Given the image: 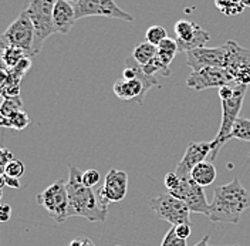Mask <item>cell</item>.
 Wrapping results in <instances>:
<instances>
[{
	"mask_svg": "<svg viewBox=\"0 0 250 246\" xmlns=\"http://www.w3.org/2000/svg\"><path fill=\"white\" fill-rule=\"evenodd\" d=\"M68 218L81 216L90 222H105L108 216V206L101 203L93 188L83 184V172L77 167L68 164Z\"/></svg>",
	"mask_w": 250,
	"mask_h": 246,
	"instance_id": "6da1fadb",
	"label": "cell"
},
{
	"mask_svg": "<svg viewBox=\"0 0 250 246\" xmlns=\"http://www.w3.org/2000/svg\"><path fill=\"white\" fill-rule=\"evenodd\" d=\"M250 208V192L234 178L232 182L220 185L213 191L209 221L215 224H239L240 216Z\"/></svg>",
	"mask_w": 250,
	"mask_h": 246,
	"instance_id": "7a4b0ae2",
	"label": "cell"
},
{
	"mask_svg": "<svg viewBox=\"0 0 250 246\" xmlns=\"http://www.w3.org/2000/svg\"><path fill=\"white\" fill-rule=\"evenodd\" d=\"M246 92H248V86L236 84L233 97H230L228 100H222V121H220V127H219L216 137L212 139L213 150L209 157V161L216 159V155L219 154L220 148L228 142V139L230 137L234 123L239 118V112L243 107Z\"/></svg>",
	"mask_w": 250,
	"mask_h": 246,
	"instance_id": "3957f363",
	"label": "cell"
},
{
	"mask_svg": "<svg viewBox=\"0 0 250 246\" xmlns=\"http://www.w3.org/2000/svg\"><path fill=\"white\" fill-rule=\"evenodd\" d=\"M54 4H56V0H31L29 7L26 9L34 27L33 56L40 53L46 39L57 33L53 23Z\"/></svg>",
	"mask_w": 250,
	"mask_h": 246,
	"instance_id": "277c9868",
	"label": "cell"
},
{
	"mask_svg": "<svg viewBox=\"0 0 250 246\" xmlns=\"http://www.w3.org/2000/svg\"><path fill=\"white\" fill-rule=\"evenodd\" d=\"M34 45V27L26 10L17 16L15 22L0 36V50L6 47H19L33 57Z\"/></svg>",
	"mask_w": 250,
	"mask_h": 246,
	"instance_id": "5b68a950",
	"label": "cell"
},
{
	"mask_svg": "<svg viewBox=\"0 0 250 246\" xmlns=\"http://www.w3.org/2000/svg\"><path fill=\"white\" fill-rule=\"evenodd\" d=\"M36 202L42 205L57 224H64L68 219V194L67 182L59 179L36 195Z\"/></svg>",
	"mask_w": 250,
	"mask_h": 246,
	"instance_id": "8992f818",
	"label": "cell"
},
{
	"mask_svg": "<svg viewBox=\"0 0 250 246\" xmlns=\"http://www.w3.org/2000/svg\"><path fill=\"white\" fill-rule=\"evenodd\" d=\"M149 208L155 212V215L176 226L179 224H190L189 208L184 201L175 198L171 194H162L149 201Z\"/></svg>",
	"mask_w": 250,
	"mask_h": 246,
	"instance_id": "52a82bcc",
	"label": "cell"
},
{
	"mask_svg": "<svg viewBox=\"0 0 250 246\" xmlns=\"http://www.w3.org/2000/svg\"><path fill=\"white\" fill-rule=\"evenodd\" d=\"M168 194H171V195H173L178 200L184 201L190 212L202 214V215L209 218L210 203H208L203 186L196 184L192 178L181 179L179 186L172 189V191H168Z\"/></svg>",
	"mask_w": 250,
	"mask_h": 246,
	"instance_id": "ba28073f",
	"label": "cell"
},
{
	"mask_svg": "<svg viewBox=\"0 0 250 246\" xmlns=\"http://www.w3.org/2000/svg\"><path fill=\"white\" fill-rule=\"evenodd\" d=\"M74 10L77 20L90 16H101L134 22V16L124 12L114 0H78L77 3H74Z\"/></svg>",
	"mask_w": 250,
	"mask_h": 246,
	"instance_id": "9c48e42d",
	"label": "cell"
},
{
	"mask_svg": "<svg viewBox=\"0 0 250 246\" xmlns=\"http://www.w3.org/2000/svg\"><path fill=\"white\" fill-rule=\"evenodd\" d=\"M175 34L176 45L181 53H188L190 50L205 47L208 42H210V34L202 27L190 20H178L175 23Z\"/></svg>",
	"mask_w": 250,
	"mask_h": 246,
	"instance_id": "30bf717a",
	"label": "cell"
},
{
	"mask_svg": "<svg viewBox=\"0 0 250 246\" xmlns=\"http://www.w3.org/2000/svg\"><path fill=\"white\" fill-rule=\"evenodd\" d=\"M228 84H234V80L225 67H206L198 71H192L187 78L188 87L196 91L220 89Z\"/></svg>",
	"mask_w": 250,
	"mask_h": 246,
	"instance_id": "8fae6325",
	"label": "cell"
},
{
	"mask_svg": "<svg viewBox=\"0 0 250 246\" xmlns=\"http://www.w3.org/2000/svg\"><path fill=\"white\" fill-rule=\"evenodd\" d=\"M128 192V175L121 169H111L104 178V184L97 195L101 203L108 206L111 202H121Z\"/></svg>",
	"mask_w": 250,
	"mask_h": 246,
	"instance_id": "7c38bea8",
	"label": "cell"
},
{
	"mask_svg": "<svg viewBox=\"0 0 250 246\" xmlns=\"http://www.w3.org/2000/svg\"><path fill=\"white\" fill-rule=\"evenodd\" d=\"M213 150L212 141L209 142H189L185 150V154L182 157V159L178 162L175 172L178 174V177L181 179L184 178H190V172L198 164H201L203 161L208 159V157H210Z\"/></svg>",
	"mask_w": 250,
	"mask_h": 246,
	"instance_id": "4fadbf2b",
	"label": "cell"
},
{
	"mask_svg": "<svg viewBox=\"0 0 250 246\" xmlns=\"http://www.w3.org/2000/svg\"><path fill=\"white\" fill-rule=\"evenodd\" d=\"M226 51L225 47H199L187 53L188 66L192 71H198L206 67H225Z\"/></svg>",
	"mask_w": 250,
	"mask_h": 246,
	"instance_id": "5bb4252c",
	"label": "cell"
},
{
	"mask_svg": "<svg viewBox=\"0 0 250 246\" xmlns=\"http://www.w3.org/2000/svg\"><path fill=\"white\" fill-rule=\"evenodd\" d=\"M226 59H225V68L233 77L245 67H250V50L239 46L234 40H228L225 45Z\"/></svg>",
	"mask_w": 250,
	"mask_h": 246,
	"instance_id": "9a60e30c",
	"label": "cell"
},
{
	"mask_svg": "<svg viewBox=\"0 0 250 246\" xmlns=\"http://www.w3.org/2000/svg\"><path fill=\"white\" fill-rule=\"evenodd\" d=\"M77 17L74 4L65 0H56L54 9H53V23L54 29L60 34H67L76 24Z\"/></svg>",
	"mask_w": 250,
	"mask_h": 246,
	"instance_id": "2e32d148",
	"label": "cell"
},
{
	"mask_svg": "<svg viewBox=\"0 0 250 246\" xmlns=\"http://www.w3.org/2000/svg\"><path fill=\"white\" fill-rule=\"evenodd\" d=\"M146 90L144 83L134 78V80H125L121 78L118 81H115L114 84V94L124 101H137L138 104H144V98L146 95Z\"/></svg>",
	"mask_w": 250,
	"mask_h": 246,
	"instance_id": "e0dca14e",
	"label": "cell"
},
{
	"mask_svg": "<svg viewBox=\"0 0 250 246\" xmlns=\"http://www.w3.org/2000/svg\"><path fill=\"white\" fill-rule=\"evenodd\" d=\"M216 177H218L216 167L213 165L212 161H208V159L201 162V164H198L190 172V178L198 185L203 186V188L213 184Z\"/></svg>",
	"mask_w": 250,
	"mask_h": 246,
	"instance_id": "ac0fdd59",
	"label": "cell"
},
{
	"mask_svg": "<svg viewBox=\"0 0 250 246\" xmlns=\"http://www.w3.org/2000/svg\"><path fill=\"white\" fill-rule=\"evenodd\" d=\"M176 53H179L178 50V45L176 40H173L171 37H167L159 46H158V53L156 57L167 66H171V63L173 62Z\"/></svg>",
	"mask_w": 250,
	"mask_h": 246,
	"instance_id": "d6986e66",
	"label": "cell"
},
{
	"mask_svg": "<svg viewBox=\"0 0 250 246\" xmlns=\"http://www.w3.org/2000/svg\"><path fill=\"white\" fill-rule=\"evenodd\" d=\"M1 51H3V53H1V56H0V62L3 63V66H4L6 68H13V67H16L19 63L24 59V57L29 56L24 50H21V48H19V47H6V48H3ZM29 57H30V56H29Z\"/></svg>",
	"mask_w": 250,
	"mask_h": 246,
	"instance_id": "ffe728a7",
	"label": "cell"
},
{
	"mask_svg": "<svg viewBox=\"0 0 250 246\" xmlns=\"http://www.w3.org/2000/svg\"><path fill=\"white\" fill-rule=\"evenodd\" d=\"M156 53H158V47L148 43V42H144V43L137 45V47L134 48L131 56L140 63L141 66H145V64H148L155 57Z\"/></svg>",
	"mask_w": 250,
	"mask_h": 246,
	"instance_id": "44dd1931",
	"label": "cell"
},
{
	"mask_svg": "<svg viewBox=\"0 0 250 246\" xmlns=\"http://www.w3.org/2000/svg\"><path fill=\"white\" fill-rule=\"evenodd\" d=\"M29 124H30V117L27 115V112H26L24 110L17 111L16 114H13V115H12V117H9V118L0 120V127H4V128H13V130H16V131H21V130H24Z\"/></svg>",
	"mask_w": 250,
	"mask_h": 246,
	"instance_id": "7402d4cb",
	"label": "cell"
},
{
	"mask_svg": "<svg viewBox=\"0 0 250 246\" xmlns=\"http://www.w3.org/2000/svg\"><path fill=\"white\" fill-rule=\"evenodd\" d=\"M215 4L220 13L225 16H237L248 7L243 0H215Z\"/></svg>",
	"mask_w": 250,
	"mask_h": 246,
	"instance_id": "603a6c76",
	"label": "cell"
},
{
	"mask_svg": "<svg viewBox=\"0 0 250 246\" xmlns=\"http://www.w3.org/2000/svg\"><path fill=\"white\" fill-rule=\"evenodd\" d=\"M23 110V101L20 100V97H7L3 98V103L0 104V120L9 118L17 111Z\"/></svg>",
	"mask_w": 250,
	"mask_h": 246,
	"instance_id": "cb8c5ba5",
	"label": "cell"
},
{
	"mask_svg": "<svg viewBox=\"0 0 250 246\" xmlns=\"http://www.w3.org/2000/svg\"><path fill=\"white\" fill-rule=\"evenodd\" d=\"M142 70H144L145 74L154 76V77H155L156 74H161V76H164V77H169V76H171V68H169V66L164 64L156 56L151 60V62L148 63V64L142 66Z\"/></svg>",
	"mask_w": 250,
	"mask_h": 246,
	"instance_id": "d4e9b609",
	"label": "cell"
},
{
	"mask_svg": "<svg viewBox=\"0 0 250 246\" xmlns=\"http://www.w3.org/2000/svg\"><path fill=\"white\" fill-rule=\"evenodd\" d=\"M230 138L250 141V120L249 118H237L233 125V130L230 133Z\"/></svg>",
	"mask_w": 250,
	"mask_h": 246,
	"instance_id": "484cf974",
	"label": "cell"
},
{
	"mask_svg": "<svg viewBox=\"0 0 250 246\" xmlns=\"http://www.w3.org/2000/svg\"><path fill=\"white\" fill-rule=\"evenodd\" d=\"M168 36H167V30H165V27H162V26H151L146 33H145V39H146V42L148 43H151V45H154V46H159L165 39H167Z\"/></svg>",
	"mask_w": 250,
	"mask_h": 246,
	"instance_id": "4316f807",
	"label": "cell"
},
{
	"mask_svg": "<svg viewBox=\"0 0 250 246\" xmlns=\"http://www.w3.org/2000/svg\"><path fill=\"white\" fill-rule=\"evenodd\" d=\"M26 172V167L21 161L19 159H12L7 165H6V169H4V175L9 177V178H16V179H20Z\"/></svg>",
	"mask_w": 250,
	"mask_h": 246,
	"instance_id": "83f0119b",
	"label": "cell"
},
{
	"mask_svg": "<svg viewBox=\"0 0 250 246\" xmlns=\"http://www.w3.org/2000/svg\"><path fill=\"white\" fill-rule=\"evenodd\" d=\"M161 246H188V245H187V239L179 238V236L176 235V232H175V226H172L171 229L167 232V235H165V238H164V241H162Z\"/></svg>",
	"mask_w": 250,
	"mask_h": 246,
	"instance_id": "f1b7e54d",
	"label": "cell"
},
{
	"mask_svg": "<svg viewBox=\"0 0 250 246\" xmlns=\"http://www.w3.org/2000/svg\"><path fill=\"white\" fill-rule=\"evenodd\" d=\"M100 179H101V175H100V172L97 169L91 168L83 172V184L85 185V186H88V188L97 186L98 182H100Z\"/></svg>",
	"mask_w": 250,
	"mask_h": 246,
	"instance_id": "f546056e",
	"label": "cell"
},
{
	"mask_svg": "<svg viewBox=\"0 0 250 246\" xmlns=\"http://www.w3.org/2000/svg\"><path fill=\"white\" fill-rule=\"evenodd\" d=\"M179 184H181V178L178 177L176 172H168L165 175V178H164V185L167 186L168 191H172V189L178 188Z\"/></svg>",
	"mask_w": 250,
	"mask_h": 246,
	"instance_id": "4dcf8cb0",
	"label": "cell"
},
{
	"mask_svg": "<svg viewBox=\"0 0 250 246\" xmlns=\"http://www.w3.org/2000/svg\"><path fill=\"white\" fill-rule=\"evenodd\" d=\"M13 159V154L10 150H7L6 147H0V172L4 174L6 165Z\"/></svg>",
	"mask_w": 250,
	"mask_h": 246,
	"instance_id": "1f68e13d",
	"label": "cell"
},
{
	"mask_svg": "<svg viewBox=\"0 0 250 246\" xmlns=\"http://www.w3.org/2000/svg\"><path fill=\"white\" fill-rule=\"evenodd\" d=\"M234 84H243L249 86L250 84V67L242 68L236 76H234Z\"/></svg>",
	"mask_w": 250,
	"mask_h": 246,
	"instance_id": "d6a6232c",
	"label": "cell"
},
{
	"mask_svg": "<svg viewBox=\"0 0 250 246\" xmlns=\"http://www.w3.org/2000/svg\"><path fill=\"white\" fill-rule=\"evenodd\" d=\"M234 87H236V84H228V86H223V87L218 89V94H219L220 101H222V100H228V98L233 97Z\"/></svg>",
	"mask_w": 250,
	"mask_h": 246,
	"instance_id": "836d02e7",
	"label": "cell"
},
{
	"mask_svg": "<svg viewBox=\"0 0 250 246\" xmlns=\"http://www.w3.org/2000/svg\"><path fill=\"white\" fill-rule=\"evenodd\" d=\"M175 232L179 238L182 239H188L192 233V228H190V224H179L175 226Z\"/></svg>",
	"mask_w": 250,
	"mask_h": 246,
	"instance_id": "e575fe53",
	"label": "cell"
},
{
	"mask_svg": "<svg viewBox=\"0 0 250 246\" xmlns=\"http://www.w3.org/2000/svg\"><path fill=\"white\" fill-rule=\"evenodd\" d=\"M12 218V206L9 203L0 202V222H9Z\"/></svg>",
	"mask_w": 250,
	"mask_h": 246,
	"instance_id": "d590c367",
	"label": "cell"
},
{
	"mask_svg": "<svg viewBox=\"0 0 250 246\" xmlns=\"http://www.w3.org/2000/svg\"><path fill=\"white\" fill-rule=\"evenodd\" d=\"M6 80H7V70L3 66V63L0 62V91H1V87L6 83Z\"/></svg>",
	"mask_w": 250,
	"mask_h": 246,
	"instance_id": "8d00e7d4",
	"label": "cell"
},
{
	"mask_svg": "<svg viewBox=\"0 0 250 246\" xmlns=\"http://www.w3.org/2000/svg\"><path fill=\"white\" fill-rule=\"evenodd\" d=\"M6 185L13 188V189H20L21 188V184H20V179H16V178H9L6 177Z\"/></svg>",
	"mask_w": 250,
	"mask_h": 246,
	"instance_id": "74e56055",
	"label": "cell"
},
{
	"mask_svg": "<svg viewBox=\"0 0 250 246\" xmlns=\"http://www.w3.org/2000/svg\"><path fill=\"white\" fill-rule=\"evenodd\" d=\"M209 235H206V236H203L202 239H201V242H198L195 246H209Z\"/></svg>",
	"mask_w": 250,
	"mask_h": 246,
	"instance_id": "f35d334b",
	"label": "cell"
},
{
	"mask_svg": "<svg viewBox=\"0 0 250 246\" xmlns=\"http://www.w3.org/2000/svg\"><path fill=\"white\" fill-rule=\"evenodd\" d=\"M81 246H95L90 238H81Z\"/></svg>",
	"mask_w": 250,
	"mask_h": 246,
	"instance_id": "ab89813d",
	"label": "cell"
},
{
	"mask_svg": "<svg viewBox=\"0 0 250 246\" xmlns=\"http://www.w3.org/2000/svg\"><path fill=\"white\" fill-rule=\"evenodd\" d=\"M3 186H6V175L0 172V189H3Z\"/></svg>",
	"mask_w": 250,
	"mask_h": 246,
	"instance_id": "60d3db41",
	"label": "cell"
},
{
	"mask_svg": "<svg viewBox=\"0 0 250 246\" xmlns=\"http://www.w3.org/2000/svg\"><path fill=\"white\" fill-rule=\"evenodd\" d=\"M243 3H245L248 7H250V0H243Z\"/></svg>",
	"mask_w": 250,
	"mask_h": 246,
	"instance_id": "b9f144b4",
	"label": "cell"
},
{
	"mask_svg": "<svg viewBox=\"0 0 250 246\" xmlns=\"http://www.w3.org/2000/svg\"><path fill=\"white\" fill-rule=\"evenodd\" d=\"M65 1H70V3H73V4H74V3H77L78 0H65Z\"/></svg>",
	"mask_w": 250,
	"mask_h": 246,
	"instance_id": "7bdbcfd3",
	"label": "cell"
},
{
	"mask_svg": "<svg viewBox=\"0 0 250 246\" xmlns=\"http://www.w3.org/2000/svg\"><path fill=\"white\" fill-rule=\"evenodd\" d=\"M3 198V189H0V201Z\"/></svg>",
	"mask_w": 250,
	"mask_h": 246,
	"instance_id": "ee69618b",
	"label": "cell"
},
{
	"mask_svg": "<svg viewBox=\"0 0 250 246\" xmlns=\"http://www.w3.org/2000/svg\"><path fill=\"white\" fill-rule=\"evenodd\" d=\"M237 246H240V245H237Z\"/></svg>",
	"mask_w": 250,
	"mask_h": 246,
	"instance_id": "f6af8a7d",
	"label": "cell"
},
{
	"mask_svg": "<svg viewBox=\"0 0 250 246\" xmlns=\"http://www.w3.org/2000/svg\"><path fill=\"white\" fill-rule=\"evenodd\" d=\"M209 246H212V245H209Z\"/></svg>",
	"mask_w": 250,
	"mask_h": 246,
	"instance_id": "bcb514c9",
	"label": "cell"
}]
</instances>
